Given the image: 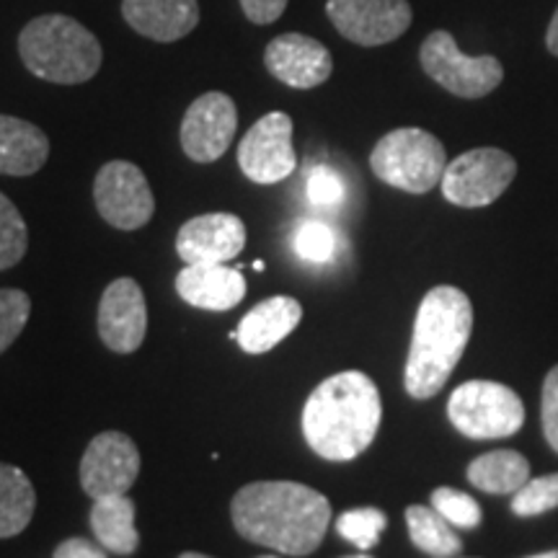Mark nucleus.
I'll return each instance as SVG.
<instances>
[{"instance_id": "nucleus-30", "label": "nucleus", "mask_w": 558, "mask_h": 558, "mask_svg": "<svg viewBox=\"0 0 558 558\" xmlns=\"http://www.w3.org/2000/svg\"><path fill=\"white\" fill-rule=\"evenodd\" d=\"M32 316V300L24 290H0V354L24 331Z\"/></svg>"}, {"instance_id": "nucleus-36", "label": "nucleus", "mask_w": 558, "mask_h": 558, "mask_svg": "<svg viewBox=\"0 0 558 558\" xmlns=\"http://www.w3.org/2000/svg\"><path fill=\"white\" fill-rule=\"evenodd\" d=\"M527 558H558V550H546V554H538V556H527Z\"/></svg>"}, {"instance_id": "nucleus-9", "label": "nucleus", "mask_w": 558, "mask_h": 558, "mask_svg": "<svg viewBox=\"0 0 558 558\" xmlns=\"http://www.w3.org/2000/svg\"><path fill=\"white\" fill-rule=\"evenodd\" d=\"M94 199L101 218L117 230L148 226L156 213V199H153L148 179L128 160H111L101 166L94 181Z\"/></svg>"}, {"instance_id": "nucleus-15", "label": "nucleus", "mask_w": 558, "mask_h": 558, "mask_svg": "<svg viewBox=\"0 0 558 558\" xmlns=\"http://www.w3.org/2000/svg\"><path fill=\"white\" fill-rule=\"evenodd\" d=\"M246 246V226L239 215L209 213L179 228L177 251L184 264H226Z\"/></svg>"}, {"instance_id": "nucleus-31", "label": "nucleus", "mask_w": 558, "mask_h": 558, "mask_svg": "<svg viewBox=\"0 0 558 558\" xmlns=\"http://www.w3.org/2000/svg\"><path fill=\"white\" fill-rule=\"evenodd\" d=\"M305 192H308L311 205L316 207H339L344 202V181L329 166H318L311 171L305 181Z\"/></svg>"}, {"instance_id": "nucleus-10", "label": "nucleus", "mask_w": 558, "mask_h": 558, "mask_svg": "<svg viewBox=\"0 0 558 558\" xmlns=\"http://www.w3.org/2000/svg\"><path fill=\"white\" fill-rule=\"evenodd\" d=\"M140 473V452L122 432H101L88 442L81 460V486L90 499L122 497Z\"/></svg>"}, {"instance_id": "nucleus-28", "label": "nucleus", "mask_w": 558, "mask_h": 558, "mask_svg": "<svg viewBox=\"0 0 558 558\" xmlns=\"http://www.w3.org/2000/svg\"><path fill=\"white\" fill-rule=\"evenodd\" d=\"M432 507H435L452 527L473 530L481 525L478 501L469 497L465 492H458V488H450V486L435 488V492H432Z\"/></svg>"}, {"instance_id": "nucleus-25", "label": "nucleus", "mask_w": 558, "mask_h": 558, "mask_svg": "<svg viewBox=\"0 0 558 558\" xmlns=\"http://www.w3.org/2000/svg\"><path fill=\"white\" fill-rule=\"evenodd\" d=\"M29 248V230L16 205L0 194V271L16 267Z\"/></svg>"}, {"instance_id": "nucleus-23", "label": "nucleus", "mask_w": 558, "mask_h": 558, "mask_svg": "<svg viewBox=\"0 0 558 558\" xmlns=\"http://www.w3.org/2000/svg\"><path fill=\"white\" fill-rule=\"evenodd\" d=\"M527 478V458L514 450L486 452L469 465V481L486 494H514Z\"/></svg>"}, {"instance_id": "nucleus-5", "label": "nucleus", "mask_w": 558, "mask_h": 558, "mask_svg": "<svg viewBox=\"0 0 558 558\" xmlns=\"http://www.w3.org/2000/svg\"><path fill=\"white\" fill-rule=\"evenodd\" d=\"M369 169L393 190L427 194L442 184L448 153L432 132L401 128L378 140L369 153Z\"/></svg>"}, {"instance_id": "nucleus-41", "label": "nucleus", "mask_w": 558, "mask_h": 558, "mask_svg": "<svg viewBox=\"0 0 558 558\" xmlns=\"http://www.w3.org/2000/svg\"><path fill=\"white\" fill-rule=\"evenodd\" d=\"M448 558H458V556H448Z\"/></svg>"}, {"instance_id": "nucleus-32", "label": "nucleus", "mask_w": 558, "mask_h": 558, "mask_svg": "<svg viewBox=\"0 0 558 558\" xmlns=\"http://www.w3.org/2000/svg\"><path fill=\"white\" fill-rule=\"evenodd\" d=\"M541 416H543V432H546L548 445L558 452V365L550 369L546 375V383H543Z\"/></svg>"}, {"instance_id": "nucleus-21", "label": "nucleus", "mask_w": 558, "mask_h": 558, "mask_svg": "<svg viewBox=\"0 0 558 558\" xmlns=\"http://www.w3.org/2000/svg\"><path fill=\"white\" fill-rule=\"evenodd\" d=\"M90 530L99 546L117 556L135 554L140 546V533L135 527V501L122 497L94 499L90 507Z\"/></svg>"}, {"instance_id": "nucleus-6", "label": "nucleus", "mask_w": 558, "mask_h": 558, "mask_svg": "<svg viewBox=\"0 0 558 558\" xmlns=\"http://www.w3.org/2000/svg\"><path fill=\"white\" fill-rule=\"evenodd\" d=\"M448 416L460 435L471 439H501L520 432L525 407L512 388L494 380H469L452 390Z\"/></svg>"}, {"instance_id": "nucleus-26", "label": "nucleus", "mask_w": 558, "mask_h": 558, "mask_svg": "<svg viewBox=\"0 0 558 558\" xmlns=\"http://www.w3.org/2000/svg\"><path fill=\"white\" fill-rule=\"evenodd\" d=\"M388 527V518L386 512L375 507H360V509H349V512L341 514L337 520V530L344 541L357 546L360 550H369L378 546L383 530Z\"/></svg>"}, {"instance_id": "nucleus-38", "label": "nucleus", "mask_w": 558, "mask_h": 558, "mask_svg": "<svg viewBox=\"0 0 558 558\" xmlns=\"http://www.w3.org/2000/svg\"><path fill=\"white\" fill-rule=\"evenodd\" d=\"M251 267H254L256 271H264V269H267V264H264V262L259 259V262H254V264H251Z\"/></svg>"}, {"instance_id": "nucleus-13", "label": "nucleus", "mask_w": 558, "mask_h": 558, "mask_svg": "<svg viewBox=\"0 0 558 558\" xmlns=\"http://www.w3.org/2000/svg\"><path fill=\"white\" fill-rule=\"evenodd\" d=\"M239 130V109L220 90H209L186 109L181 122V148L197 163H213L226 156Z\"/></svg>"}, {"instance_id": "nucleus-11", "label": "nucleus", "mask_w": 558, "mask_h": 558, "mask_svg": "<svg viewBox=\"0 0 558 558\" xmlns=\"http://www.w3.org/2000/svg\"><path fill=\"white\" fill-rule=\"evenodd\" d=\"M333 29L360 47H380L396 41L411 26L409 0H329Z\"/></svg>"}, {"instance_id": "nucleus-19", "label": "nucleus", "mask_w": 558, "mask_h": 558, "mask_svg": "<svg viewBox=\"0 0 558 558\" xmlns=\"http://www.w3.org/2000/svg\"><path fill=\"white\" fill-rule=\"evenodd\" d=\"M303 305L290 295H275L251 308L239 326V344L246 354H264L295 331Z\"/></svg>"}, {"instance_id": "nucleus-1", "label": "nucleus", "mask_w": 558, "mask_h": 558, "mask_svg": "<svg viewBox=\"0 0 558 558\" xmlns=\"http://www.w3.org/2000/svg\"><path fill=\"white\" fill-rule=\"evenodd\" d=\"M241 538L284 556H308L331 522V505L316 488L295 481H256L230 505Z\"/></svg>"}, {"instance_id": "nucleus-20", "label": "nucleus", "mask_w": 558, "mask_h": 558, "mask_svg": "<svg viewBox=\"0 0 558 558\" xmlns=\"http://www.w3.org/2000/svg\"><path fill=\"white\" fill-rule=\"evenodd\" d=\"M50 158V140L37 124L0 114V173L32 177Z\"/></svg>"}, {"instance_id": "nucleus-22", "label": "nucleus", "mask_w": 558, "mask_h": 558, "mask_svg": "<svg viewBox=\"0 0 558 558\" xmlns=\"http://www.w3.org/2000/svg\"><path fill=\"white\" fill-rule=\"evenodd\" d=\"M37 494L29 476L16 465L0 463V538L24 533L34 518Z\"/></svg>"}, {"instance_id": "nucleus-8", "label": "nucleus", "mask_w": 558, "mask_h": 558, "mask_svg": "<svg viewBox=\"0 0 558 558\" xmlns=\"http://www.w3.org/2000/svg\"><path fill=\"white\" fill-rule=\"evenodd\" d=\"M518 177V163L499 148H476L448 163L442 177L445 199L458 207H486L497 202Z\"/></svg>"}, {"instance_id": "nucleus-2", "label": "nucleus", "mask_w": 558, "mask_h": 558, "mask_svg": "<svg viewBox=\"0 0 558 558\" xmlns=\"http://www.w3.org/2000/svg\"><path fill=\"white\" fill-rule=\"evenodd\" d=\"M383 418L380 390L365 373L349 369L326 378L303 409L305 442L318 458L347 463L362 456Z\"/></svg>"}, {"instance_id": "nucleus-4", "label": "nucleus", "mask_w": 558, "mask_h": 558, "mask_svg": "<svg viewBox=\"0 0 558 558\" xmlns=\"http://www.w3.org/2000/svg\"><path fill=\"white\" fill-rule=\"evenodd\" d=\"M19 54L29 73L60 86H78L99 73L101 45L81 21L47 13L29 21L19 37Z\"/></svg>"}, {"instance_id": "nucleus-29", "label": "nucleus", "mask_w": 558, "mask_h": 558, "mask_svg": "<svg viewBox=\"0 0 558 558\" xmlns=\"http://www.w3.org/2000/svg\"><path fill=\"white\" fill-rule=\"evenodd\" d=\"M292 243H295L300 259L313 264L331 262L333 254H337V235H333V230L320 220L300 222Z\"/></svg>"}, {"instance_id": "nucleus-16", "label": "nucleus", "mask_w": 558, "mask_h": 558, "mask_svg": "<svg viewBox=\"0 0 558 558\" xmlns=\"http://www.w3.org/2000/svg\"><path fill=\"white\" fill-rule=\"evenodd\" d=\"M264 65L279 83L308 90L331 78V52L305 34H279L267 45Z\"/></svg>"}, {"instance_id": "nucleus-27", "label": "nucleus", "mask_w": 558, "mask_h": 558, "mask_svg": "<svg viewBox=\"0 0 558 558\" xmlns=\"http://www.w3.org/2000/svg\"><path fill=\"white\" fill-rule=\"evenodd\" d=\"M558 507V473L541 478H527L512 499V512L518 518H535Z\"/></svg>"}, {"instance_id": "nucleus-12", "label": "nucleus", "mask_w": 558, "mask_h": 558, "mask_svg": "<svg viewBox=\"0 0 558 558\" xmlns=\"http://www.w3.org/2000/svg\"><path fill=\"white\" fill-rule=\"evenodd\" d=\"M239 166L254 184H277L298 166L292 148V120L284 111H269L243 135Z\"/></svg>"}, {"instance_id": "nucleus-14", "label": "nucleus", "mask_w": 558, "mask_h": 558, "mask_svg": "<svg viewBox=\"0 0 558 558\" xmlns=\"http://www.w3.org/2000/svg\"><path fill=\"white\" fill-rule=\"evenodd\" d=\"M148 331V308L143 288L135 279H114L99 303V337L111 352H137Z\"/></svg>"}, {"instance_id": "nucleus-34", "label": "nucleus", "mask_w": 558, "mask_h": 558, "mask_svg": "<svg viewBox=\"0 0 558 558\" xmlns=\"http://www.w3.org/2000/svg\"><path fill=\"white\" fill-rule=\"evenodd\" d=\"M54 558H107V548L86 538H68L54 548Z\"/></svg>"}, {"instance_id": "nucleus-37", "label": "nucleus", "mask_w": 558, "mask_h": 558, "mask_svg": "<svg viewBox=\"0 0 558 558\" xmlns=\"http://www.w3.org/2000/svg\"><path fill=\"white\" fill-rule=\"evenodd\" d=\"M179 558H209V556H205V554H194V550H190V554H181Z\"/></svg>"}, {"instance_id": "nucleus-18", "label": "nucleus", "mask_w": 558, "mask_h": 558, "mask_svg": "<svg viewBox=\"0 0 558 558\" xmlns=\"http://www.w3.org/2000/svg\"><path fill=\"white\" fill-rule=\"evenodd\" d=\"M122 16L143 37L169 45L197 29V0H122Z\"/></svg>"}, {"instance_id": "nucleus-33", "label": "nucleus", "mask_w": 558, "mask_h": 558, "mask_svg": "<svg viewBox=\"0 0 558 558\" xmlns=\"http://www.w3.org/2000/svg\"><path fill=\"white\" fill-rule=\"evenodd\" d=\"M241 9L251 24L269 26L277 19H282L284 9H288V0H241Z\"/></svg>"}, {"instance_id": "nucleus-35", "label": "nucleus", "mask_w": 558, "mask_h": 558, "mask_svg": "<svg viewBox=\"0 0 558 558\" xmlns=\"http://www.w3.org/2000/svg\"><path fill=\"white\" fill-rule=\"evenodd\" d=\"M546 47H548V52H550V54H556V58H558V9H556L554 19H550V24H548Z\"/></svg>"}, {"instance_id": "nucleus-3", "label": "nucleus", "mask_w": 558, "mask_h": 558, "mask_svg": "<svg viewBox=\"0 0 558 558\" xmlns=\"http://www.w3.org/2000/svg\"><path fill=\"white\" fill-rule=\"evenodd\" d=\"M471 329L473 305L463 290L442 284L424 295L403 369V386L411 399L424 401L442 390L469 347Z\"/></svg>"}, {"instance_id": "nucleus-40", "label": "nucleus", "mask_w": 558, "mask_h": 558, "mask_svg": "<svg viewBox=\"0 0 558 558\" xmlns=\"http://www.w3.org/2000/svg\"><path fill=\"white\" fill-rule=\"evenodd\" d=\"M262 558H277V556H262Z\"/></svg>"}, {"instance_id": "nucleus-24", "label": "nucleus", "mask_w": 558, "mask_h": 558, "mask_svg": "<svg viewBox=\"0 0 558 558\" xmlns=\"http://www.w3.org/2000/svg\"><path fill=\"white\" fill-rule=\"evenodd\" d=\"M407 527L411 543L432 558H448L458 556L463 550L458 533L435 507L411 505L407 509Z\"/></svg>"}, {"instance_id": "nucleus-7", "label": "nucleus", "mask_w": 558, "mask_h": 558, "mask_svg": "<svg viewBox=\"0 0 558 558\" xmlns=\"http://www.w3.org/2000/svg\"><path fill=\"white\" fill-rule=\"evenodd\" d=\"M418 60L432 81L460 99H481L492 94L505 78V68L497 58L492 54L471 58L460 52L458 41L448 32H432L424 39Z\"/></svg>"}, {"instance_id": "nucleus-39", "label": "nucleus", "mask_w": 558, "mask_h": 558, "mask_svg": "<svg viewBox=\"0 0 558 558\" xmlns=\"http://www.w3.org/2000/svg\"><path fill=\"white\" fill-rule=\"evenodd\" d=\"M349 558H373V556H367V554H360V556H349Z\"/></svg>"}, {"instance_id": "nucleus-17", "label": "nucleus", "mask_w": 558, "mask_h": 558, "mask_svg": "<svg viewBox=\"0 0 558 558\" xmlns=\"http://www.w3.org/2000/svg\"><path fill=\"white\" fill-rule=\"evenodd\" d=\"M177 292L194 308L220 313L246 298V279L243 269H228L226 264H186L177 277Z\"/></svg>"}]
</instances>
